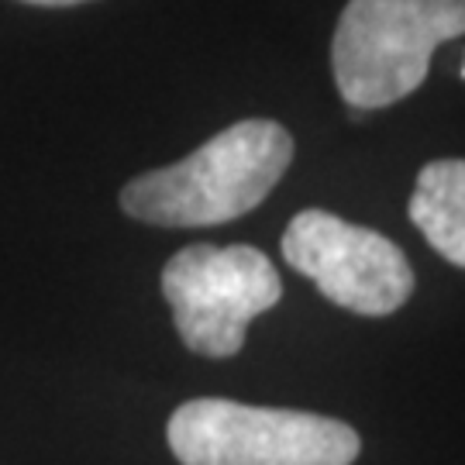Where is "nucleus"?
Returning <instances> with one entry per match:
<instances>
[{
    "mask_svg": "<svg viewBox=\"0 0 465 465\" xmlns=\"http://www.w3.org/2000/svg\"><path fill=\"white\" fill-rule=\"evenodd\" d=\"M293 163V138L276 121H238L166 169L121 190L124 214L159 228H207L255 211Z\"/></svg>",
    "mask_w": 465,
    "mask_h": 465,
    "instance_id": "1",
    "label": "nucleus"
},
{
    "mask_svg": "<svg viewBox=\"0 0 465 465\" xmlns=\"http://www.w3.org/2000/svg\"><path fill=\"white\" fill-rule=\"evenodd\" d=\"M465 35V0H349L331 42L349 111H380L428 80L438 45Z\"/></svg>",
    "mask_w": 465,
    "mask_h": 465,
    "instance_id": "2",
    "label": "nucleus"
},
{
    "mask_svg": "<svg viewBox=\"0 0 465 465\" xmlns=\"http://www.w3.org/2000/svg\"><path fill=\"white\" fill-rule=\"evenodd\" d=\"M166 438L183 465H351L362 451L345 420L217 397L176 407Z\"/></svg>",
    "mask_w": 465,
    "mask_h": 465,
    "instance_id": "3",
    "label": "nucleus"
},
{
    "mask_svg": "<svg viewBox=\"0 0 465 465\" xmlns=\"http://www.w3.org/2000/svg\"><path fill=\"white\" fill-rule=\"evenodd\" d=\"M163 293L186 349L232 359L252 321L282 300V280L252 245H186L163 269Z\"/></svg>",
    "mask_w": 465,
    "mask_h": 465,
    "instance_id": "4",
    "label": "nucleus"
},
{
    "mask_svg": "<svg viewBox=\"0 0 465 465\" xmlns=\"http://www.w3.org/2000/svg\"><path fill=\"white\" fill-rule=\"evenodd\" d=\"M282 259L324 297L362 317H386L414 293V269L386 234L331 211H300L282 232Z\"/></svg>",
    "mask_w": 465,
    "mask_h": 465,
    "instance_id": "5",
    "label": "nucleus"
},
{
    "mask_svg": "<svg viewBox=\"0 0 465 465\" xmlns=\"http://www.w3.org/2000/svg\"><path fill=\"white\" fill-rule=\"evenodd\" d=\"M407 214L441 259L465 269V159H434L420 169Z\"/></svg>",
    "mask_w": 465,
    "mask_h": 465,
    "instance_id": "6",
    "label": "nucleus"
},
{
    "mask_svg": "<svg viewBox=\"0 0 465 465\" xmlns=\"http://www.w3.org/2000/svg\"><path fill=\"white\" fill-rule=\"evenodd\" d=\"M25 4H42V7H69V4H84V0H25Z\"/></svg>",
    "mask_w": 465,
    "mask_h": 465,
    "instance_id": "7",
    "label": "nucleus"
},
{
    "mask_svg": "<svg viewBox=\"0 0 465 465\" xmlns=\"http://www.w3.org/2000/svg\"><path fill=\"white\" fill-rule=\"evenodd\" d=\"M462 80H465V69H462Z\"/></svg>",
    "mask_w": 465,
    "mask_h": 465,
    "instance_id": "8",
    "label": "nucleus"
}]
</instances>
